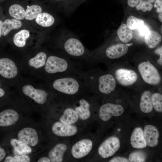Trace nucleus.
<instances>
[{
	"instance_id": "f257e3e1",
	"label": "nucleus",
	"mask_w": 162,
	"mask_h": 162,
	"mask_svg": "<svg viewBox=\"0 0 162 162\" xmlns=\"http://www.w3.org/2000/svg\"><path fill=\"white\" fill-rule=\"evenodd\" d=\"M81 78L90 92L108 94L112 92L116 87V81L112 74L98 69L83 70Z\"/></svg>"
},
{
	"instance_id": "f03ea898",
	"label": "nucleus",
	"mask_w": 162,
	"mask_h": 162,
	"mask_svg": "<svg viewBox=\"0 0 162 162\" xmlns=\"http://www.w3.org/2000/svg\"><path fill=\"white\" fill-rule=\"evenodd\" d=\"M44 68L46 74L54 76L55 77L54 79L70 75L81 77L83 71L78 64L64 56H49L47 58Z\"/></svg>"
},
{
	"instance_id": "7ed1b4c3",
	"label": "nucleus",
	"mask_w": 162,
	"mask_h": 162,
	"mask_svg": "<svg viewBox=\"0 0 162 162\" xmlns=\"http://www.w3.org/2000/svg\"><path fill=\"white\" fill-rule=\"evenodd\" d=\"M51 86L53 90L65 96H74L90 92L82 79L77 76L56 78L51 82Z\"/></svg>"
},
{
	"instance_id": "20e7f679",
	"label": "nucleus",
	"mask_w": 162,
	"mask_h": 162,
	"mask_svg": "<svg viewBox=\"0 0 162 162\" xmlns=\"http://www.w3.org/2000/svg\"><path fill=\"white\" fill-rule=\"evenodd\" d=\"M61 47L64 56L69 58L83 59L87 62L90 56V52L85 48L80 40L75 38L66 39Z\"/></svg>"
},
{
	"instance_id": "39448f33",
	"label": "nucleus",
	"mask_w": 162,
	"mask_h": 162,
	"mask_svg": "<svg viewBox=\"0 0 162 162\" xmlns=\"http://www.w3.org/2000/svg\"><path fill=\"white\" fill-rule=\"evenodd\" d=\"M137 68L142 80L146 83L152 86H157L160 83L161 78L160 74L150 61L140 62Z\"/></svg>"
},
{
	"instance_id": "423d86ee",
	"label": "nucleus",
	"mask_w": 162,
	"mask_h": 162,
	"mask_svg": "<svg viewBox=\"0 0 162 162\" xmlns=\"http://www.w3.org/2000/svg\"><path fill=\"white\" fill-rule=\"evenodd\" d=\"M129 48L125 44L118 43L110 45L104 49L102 54L92 59L91 63L104 58L114 59L119 58L125 55L128 52Z\"/></svg>"
},
{
	"instance_id": "0eeeda50",
	"label": "nucleus",
	"mask_w": 162,
	"mask_h": 162,
	"mask_svg": "<svg viewBox=\"0 0 162 162\" xmlns=\"http://www.w3.org/2000/svg\"><path fill=\"white\" fill-rule=\"evenodd\" d=\"M113 76L120 85L126 87L133 85L138 79V74L135 71L124 68L117 69L114 71Z\"/></svg>"
},
{
	"instance_id": "6e6552de",
	"label": "nucleus",
	"mask_w": 162,
	"mask_h": 162,
	"mask_svg": "<svg viewBox=\"0 0 162 162\" xmlns=\"http://www.w3.org/2000/svg\"><path fill=\"white\" fill-rule=\"evenodd\" d=\"M120 146L119 139L116 136H110L101 144L98 148V152L102 158H109L114 154Z\"/></svg>"
},
{
	"instance_id": "1a4fd4ad",
	"label": "nucleus",
	"mask_w": 162,
	"mask_h": 162,
	"mask_svg": "<svg viewBox=\"0 0 162 162\" xmlns=\"http://www.w3.org/2000/svg\"><path fill=\"white\" fill-rule=\"evenodd\" d=\"M124 112V108L121 105L107 103L104 104L100 107L99 117L103 121L106 122L112 116H120Z\"/></svg>"
},
{
	"instance_id": "9d476101",
	"label": "nucleus",
	"mask_w": 162,
	"mask_h": 162,
	"mask_svg": "<svg viewBox=\"0 0 162 162\" xmlns=\"http://www.w3.org/2000/svg\"><path fill=\"white\" fill-rule=\"evenodd\" d=\"M22 91L24 94L38 104H43L47 101L49 94L45 90L35 89L32 85H26L22 87Z\"/></svg>"
},
{
	"instance_id": "9b49d317",
	"label": "nucleus",
	"mask_w": 162,
	"mask_h": 162,
	"mask_svg": "<svg viewBox=\"0 0 162 162\" xmlns=\"http://www.w3.org/2000/svg\"><path fill=\"white\" fill-rule=\"evenodd\" d=\"M93 147L92 141L89 139L81 140L75 143L71 149L72 156L76 159L83 158L91 152Z\"/></svg>"
},
{
	"instance_id": "f8f14e48",
	"label": "nucleus",
	"mask_w": 162,
	"mask_h": 162,
	"mask_svg": "<svg viewBox=\"0 0 162 162\" xmlns=\"http://www.w3.org/2000/svg\"><path fill=\"white\" fill-rule=\"evenodd\" d=\"M18 70L14 62L11 59L3 58H0V75L5 79H10L15 77Z\"/></svg>"
},
{
	"instance_id": "ddd939ff",
	"label": "nucleus",
	"mask_w": 162,
	"mask_h": 162,
	"mask_svg": "<svg viewBox=\"0 0 162 162\" xmlns=\"http://www.w3.org/2000/svg\"><path fill=\"white\" fill-rule=\"evenodd\" d=\"M52 132L59 136L67 137L73 136L77 132L76 127L72 124H65L60 122L55 123L52 127Z\"/></svg>"
},
{
	"instance_id": "4468645a",
	"label": "nucleus",
	"mask_w": 162,
	"mask_h": 162,
	"mask_svg": "<svg viewBox=\"0 0 162 162\" xmlns=\"http://www.w3.org/2000/svg\"><path fill=\"white\" fill-rule=\"evenodd\" d=\"M18 139L29 146H35L38 142V137L36 130L30 127L22 129L17 134Z\"/></svg>"
},
{
	"instance_id": "2eb2a0df",
	"label": "nucleus",
	"mask_w": 162,
	"mask_h": 162,
	"mask_svg": "<svg viewBox=\"0 0 162 162\" xmlns=\"http://www.w3.org/2000/svg\"><path fill=\"white\" fill-rule=\"evenodd\" d=\"M143 134L147 145L153 147L158 144L159 133L157 128L151 124L146 125L144 128Z\"/></svg>"
},
{
	"instance_id": "dca6fc26",
	"label": "nucleus",
	"mask_w": 162,
	"mask_h": 162,
	"mask_svg": "<svg viewBox=\"0 0 162 162\" xmlns=\"http://www.w3.org/2000/svg\"><path fill=\"white\" fill-rule=\"evenodd\" d=\"M19 119L18 113L15 110L7 109L0 112V127H8L15 124Z\"/></svg>"
},
{
	"instance_id": "f3484780",
	"label": "nucleus",
	"mask_w": 162,
	"mask_h": 162,
	"mask_svg": "<svg viewBox=\"0 0 162 162\" xmlns=\"http://www.w3.org/2000/svg\"><path fill=\"white\" fill-rule=\"evenodd\" d=\"M130 140L131 145L134 148L142 149L147 146L143 130L140 127H136L134 129L131 135Z\"/></svg>"
},
{
	"instance_id": "a211bd4d",
	"label": "nucleus",
	"mask_w": 162,
	"mask_h": 162,
	"mask_svg": "<svg viewBox=\"0 0 162 162\" xmlns=\"http://www.w3.org/2000/svg\"><path fill=\"white\" fill-rule=\"evenodd\" d=\"M78 105L74 107L79 117L82 120H86L90 116V104L88 100L81 98L78 100Z\"/></svg>"
},
{
	"instance_id": "6ab92c4d",
	"label": "nucleus",
	"mask_w": 162,
	"mask_h": 162,
	"mask_svg": "<svg viewBox=\"0 0 162 162\" xmlns=\"http://www.w3.org/2000/svg\"><path fill=\"white\" fill-rule=\"evenodd\" d=\"M67 148V146L65 144L60 143L56 144L49 152L48 157L50 162H62Z\"/></svg>"
},
{
	"instance_id": "aec40b11",
	"label": "nucleus",
	"mask_w": 162,
	"mask_h": 162,
	"mask_svg": "<svg viewBox=\"0 0 162 162\" xmlns=\"http://www.w3.org/2000/svg\"><path fill=\"white\" fill-rule=\"evenodd\" d=\"M152 93L149 90H146L142 94L140 103L141 110L144 113H149L153 110L151 98Z\"/></svg>"
},
{
	"instance_id": "412c9836",
	"label": "nucleus",
	"mask_w": 162,
	"mask_h": 162,
	"mask_svg": "<svg viewBox=\"0 0 162 162\" xmlns=\"http://www.w3.org/2000/svg\"><path fill=\"white\" fill-rule=\"evenodd\" d=\"M10 143L16 155H27L32 152V148L29 145L19 139H12Z\"/></svg>"
},
{
	"instance_id": "4be33fe9",
	"label": "nucleus",
	"mask_w": 162,
	"mask_h": 162,
	"mask_svg": "<svg viewBox=\"0 0 162 162\" xmlns=\"http://www.w3.org/2000/svg\"><path fill=\"white\" fill-rule=\"evenodd\" d=\"M78 118V115L74 109L68 107L64 110L62 115L59 118V120L62 123L72 124L76 122Z\"/></svg>"
},
{
	"instance_id": "5701e85b",
	"label": "nucleus",
	"mask_w": 162,
	"mask_h": 162,
	"mask_svg": "<svg viewBox=\"0 0 162 162\" xmlns=\"http://www.w3.org/2000/svg\"><path fill=\"white\" fill-rule=\"evenodd\" d=\"M144 37L145 44L150 49H153L157 46L162 39L161 35L158 32L153 30H150L149 33Z\"/></svg>"
},
{
	"instance_id": "b1692460",
	"label": "nucleus",
	"mask_w": 162,
	"mask_h": 162,
	"mask_svg": "<svg viewBox=\"0 0 162 162\" xmlns=\"http://www.w3.org/2000/svg\"><path fill=\"white\" fill-rule=\"evenodd\" d=\"M117 34L120 40L124 44L129 42L133 38V30L129 29L126 23L122 24L119 26Z\"/></svg>"
},
{
	"instance_id": "393cba45",
	"label": "nucleus",
	"mask_w": 162,
	"mask_h": 162,
	"mask_svg": "<svg viewBox=\"0 0 162 162\" xmlns=\"http://www.w3.org/2000/svg\"><path fill=\"white\" fill-rule=\"evenodd\" d=\"M21 22L16 19H7L2 22V35L6 36L12 29H17L22 26Z\"/></svg>"
},
{
	"instance_id": "a878e982",
	"label": "nucleus",
	"mask_w": 162,
	"mask_h": 162,
	"mask_svg": "<svg viewBox=\"0 0 162 162\" xmlns=\"http://www.w3.org/2000/svg\"><path fill=\"white\" fill-rule=\"evenodd\" d=\"M155 0H140L134 10L142 15L148 14L153 9L154 3Z\"/></svg>"
},
{
	"instance_id": "bb28decb",
	"label": "nucleus",
	"mask_w": 162,
	"mask_h": 162,
	"mask_svg": "<svg viewBox=\"0 0 162 162\" xmlns=\"http://www.w3.org/2000/svg\"><path fill=\"white\" fill-rule=\"evenodd\" d=\"M47 58L46 53L40 52L34 57L31 58L28 61V64L32 67L36 69L39 68L44 66Z\"/></svg>"
},
{
	"instance_id": "cd10ccee",
	"label": "nucleus",
	"mask_w": 162,
	"mask_h": 162,
	"mask_svg": "<svg viewBox=\"0 0 162 162\" xmlns=\"http://www.w3.org/2000/svg\"><path fill=\"white\" fill-rule=\"evenodd\" d=\"M35 22L39 25L45 27L52 26L55 22L52 16L46 12L41 13L35 18Z\"/></svg>"
},
{
	"instance_id": "c85d7f7f",
	"label": "nucleus",
	"mask_w": 162,
	"mask_h": 162,
	"mask_svg": "<svg viewBox=\"0 0 162 162\" xmlns=\"http://www.w3.org/2000/svg\"><path fill=\"white\" fill-rule=\"evenodd\" d=\"M29 31L26 29L22 30L16 33L13 38V42L15 45L19 47L24 46L26 41L29 37Z\"/></svg>"
},
{
	"instance_id": "c756f323",
	"label": "nucleus",
	"mask_w": 162,
	"mask_h": 162,
	"mask_svg": "<svg viewBox=\"0 0 162 162\" xmlns=\"http://www.w3.org/2000/svg\"><path fill=\"white\" fill-rule=\"evenodd\" d=\"M25 11L24 9L18 4L11 5L8 10L10 15L18 20H22L25 18Z\"/></svg>"
},
{
	"instance_id": "7c9ffc66",
	"label": "nucleus",
	"mask_w": 162,
	"mask_h": 162,
	"mask_svg": "<svg viewBox=\"0 0 162 162\" xmlns=\"http://www.w3.org/2000/svg\"><path fill=\"white\" fill-rule=\"evenodd\" d=\"M42 11L41 8L37 5L28 7L25 11V18L28 20H32L35 18Z\"/></svg>"
},
{
	"instance_id": "2f4dec72",
	"label": "nucleus",
	"mask_w": 162,
	"mask_h": 162,
	"mask_svg": "<svg viewBox=\"0 0 162 162\" xmlns=\"http://www.w3.org/2000/svg\"><path fill=\"white\" fill-rule=\"evenodd\" d=\"M144 24V21L143 20L133 15H130L128 17L126 23L127 27L132 30H136Z\"/></svg>"
},
{
	"instance_id": "473e14b6",
	"label": "nucleus",
	"mask_w": 162,
	"mask_h": 162,
	"mask_svg": "<svg viewBox=\"0 0 162 162\" xmlns=\"http://www.w3.org/2000/svg\"><path fill=\"white\" fill-rule=\"evenodd\" d=\"M151 98L153 108L157 112H162V94L160 93L152 94Z\"/></svg>"
},
{
	"instance_id": "72a5a7b5",
	"label": "nucleus",
	"mask_w": 162,
	"mask_h": 162,
	"mask_svg": "<svg viewBox=\"0 0 162 162\" xmlns=\"http://www.w3.org/2000/svg\"><path fill=\"white\" fill-rule=\"evenodd\" d=\"M146 155L144 152L137 151L131 153L128 159L131 162H143L146 161Z\"/></svg>"
},
{
	"instance_id": "f704fd0d",
	"label": "nucleus",
	"mask_w": 162,
	"mask_h": 162,
	"mask_svg": "<svg viewBox=\"0 0 162 162\" xmlns=\"http://www.w3.org/2000/svg\"><path fill=\"white\" fill-rule=\"evenodd\" d=\"M30 158L27 155H17L14 157L8 156L5 159V162H29Z\"/></svg>"
},
{
	"instance_id": "c9c22d12",
	"label": "nucleus",
	"mask_w": 162,
	"mask_h": 162,
	"mask_svg": "<svg viewBox=\"0 0 162 162\" xmlns=\"http://www.w3.org/2000/svg\"><path fill=\"white\" fill-rule=\"evenodd\" d=\"M138 34L141 36L145 37L149 32V28L145 24L140 26L137 29Z\"/></svg>"
},
{
	"instance_id": "e433bc0d",
	"label": "nucleus",
	"mask_w": 162,
	"mask_h": 162,
	"mask_svg": "<svg viewBox=\"0 0 162 162\" xmlns=\"http://www.w3.org/2000/svg\"><path fill=\"white\" fill-rule=\"evenodd\" d=\"M153 9L158 15L162 13V0H155L154 4Z\"/></svg>"
},
{
	"instance_id": "4c0bfd02",
	"label": "nucleus",
	"mask_w": 162,
	"mask_h": 162,
	"mask_svg": "<svg viewBox=\"0 0 162 162\" xmlns=\"http://www.w3.org/2000/svg\"><path fill=\"white\" fill-rule=\"evenodd\" d=\"M110 162H129L128 159L122 157H116L110 159Z\"/></svg>"
},
{
	"instance_id": "58836bf2",
	"label": "nucleus",
	"mask_w": 162,
	"mask_h": 162,
	"mask_svg": "<svg viewBox=\"0 0 162 162\" xmlns=\"http://www.w3.org/2000/svg\"><path fill=\"white\" fill-rule=\"evenodd\" d=\"M155 53L159 56V58L157 61L158 64L160 66H162V47L161 46L158 48L155 51Z\"/></svg>"
},
{
	"instance_id": "ea45409f",
	"label": "nucleus",
	"mask_w": 162,
	"mask_h": 162,
	"mask_svg": "<svg viewBox=\"0 0 162 162\" xmlns=\"http://www.w3.org/2000/svg\"><path fill=\"white\" fill-rule=\"evenodd\" d=\"M140 0H127V4L130 8L134 9L139 4Z\"/></svg>"
},
{
	"instance_id": "a19ab883",
	"label": "nucleus",
	"mask_w": 162,
	"mask_h": 162,
	"mask_svg": "<svg viewBox=\"0 0 162 162\" xmlns=\"http://www.w3.org/2000/svg\"><path fill=\"white\" fill-rule=\"evenodd\" d=\"M6 155V153L5 150L0 146V161L4 158Z\"/></svg>"
},
{
	"instance_id": "79ce46f5",
	"label": "nucleus",
	"mask_w": 162,
	"mask_h": 162,
	"mask_svg": "<svg viewBox=\"0 0 162 162\" xmlns=\"http://www.w3.org/2000/svg\"><path fill=\"white\" fill-rule=\"evenodd\" d=\"M38 162H50V160L49 158L46 157H43L39 159L37 161Z\"/></svg>"
},
{
	"instance_id": "37998d69",
	"label": "nucleus",
	"mask_w": 162,
	"mask_h": 162,
	"mask_svg": "<svg viewBox=\"0 0 162 162\" xmlns=\"http://www.w3.org/2000/svg\"><path fill=\"white\" fill-rule=\"evenodd\" d=\"M5 92L4 89L1 87L0 88V98L4 96L5 94Z\"/></svg>"
},
{
	"instance_id": "c03bdc74",
	"label": "nucleus",
	"mask_w": 162,
	"mask_h": 162,
	"mask_svg": "<svg viewBox=\"0 0 162 162\" xmlns=\"http://www.w3.org/2000/svg\"><path fill=\"white\" fill-rule=\"evenodd\" d=\"M162 13H160L158 15V18L160 21L162 22Z\"/></svg>"
},
{
	"instance_id": "a18cd8bd",
	"label": "nucleus",
	"mask_w": 162,
	"mask_h": 162,
	"mask_svg": "<svg viewBox=\"0 0 162 162\" xmlns=\"http://www.w3.org/2000/svg\"><path fill=\"white\" fill-rule=\"evenodd\" d=\"M2 22L1 20H0V38L2 35Z\"/></svg>"
},
{
	"instance_id": "49530a36",
	"label": "nucleus",
	"mask_w": 162,
	"mask_h": 162,
	"mask_svg": "<svg viewBox=\"0 0 162 162\" xmlns=\"http://www.w3.org/2000/svg\"></svg>"
}]
</instances>
